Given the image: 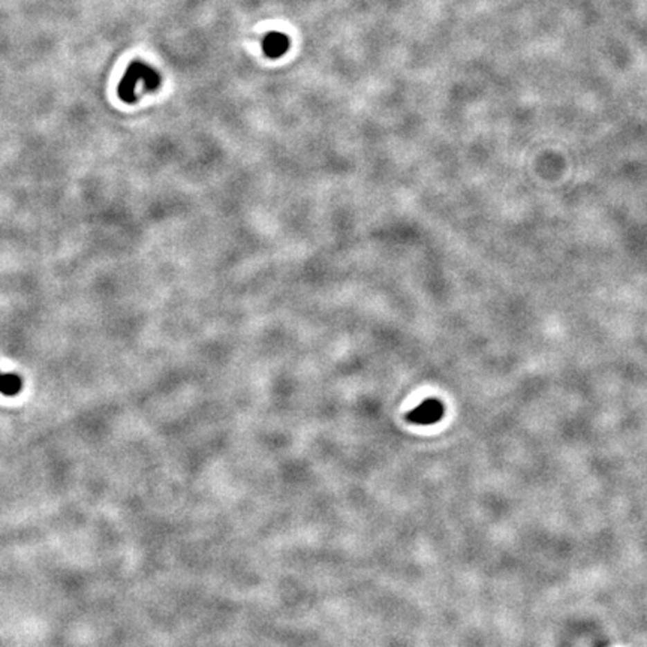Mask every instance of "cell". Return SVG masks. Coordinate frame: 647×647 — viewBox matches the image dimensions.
<instances>
[{
  "label": "cell",
  "instance_id": "3957f363",
  "mask_svg": "<svg viewBox=\"0 0 647 647\" xmlns=\"http://www.w3.org/2000/svg\"><path fill=\"white\" fill-rule=\"evenodd\" d=\"M291 41L285 33L270 32L262 39V51L270 59H279L289 50Z\"/></svg>",
  "mask_w": 647,
  "mask_h": 647
},
{
  "label": "cell",
  "instance_id": "6da1fadb",
  "mask_svg": "<svg viewBox=\"0 0 647 647\" xmlns=\"http://www.w3.org/2000/svg\"><path fill=\"white\" fill-rule=\"evenodd\" d=\"M161 81L162 80L158 71H154L143 62H132L127 66L122 81L118 83V98L126 104H134L138 99V96H136V86H138V83H143L145 92H154V90L161 87Z\"/></svg>",
  "mask_w": 647,
  "mask_h": 647
},
{
  "label": "cell",
  "instance_id": "7a4b0ae2",
  "mask_svg": "<svg viewBox=\"0 0 647 647\" xmlns=\"http://www.w3.org/2000/svg\"><path fill=\"white\" fill-rule=\"evenodd\" d=\"M445 414L444 405L436 399H427L421 405H418L415 409L406 415L408 421L418 426H430L436 424L442 420Z\"/></svg>",
  "mask_w": 647,
  "mask_h": 647
},
{
  "label": "cell",
  "instance_id": "277c9868",
  "mask_svg": "<svg viewBox=\"0 0 647 647\" xmlns=\"http://www.w3.org/2000/svg\"><path fill=\"white\" fill-rule=\"evenodd\" d=\"M23 388L21 378L15 375V373H2L0 372V393L14 397L20 393Z\"/></svg>",
  "mask_w": 647,
  "mask_h": 647
}]
</instances>
